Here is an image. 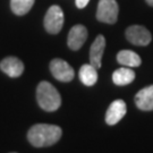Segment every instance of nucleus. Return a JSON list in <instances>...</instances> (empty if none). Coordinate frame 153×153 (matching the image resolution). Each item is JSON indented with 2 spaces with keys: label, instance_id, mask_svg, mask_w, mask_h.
Here are the masks:
<instances>
[{
  "label": "nucleus",
  "instance_id": "nucleus-1",
  "mask_svg": "<svg viewBox=\"0 0 153 153\" xmlns=\"http://www.w3.org/2000/svg\"><path fill=\"white\" fill-rule=\"evenodd\" d=\"M62 131L59 126L49 124H36L27 133L28 142L35 148L51 146L60 140Z\"/></svg>",
  "mask_w": 153,
  "mask_h": 153
},
{
  "label": "nucleus",
  "instance_id": "nucleus-2",
  "mask_svg": "<svg viewBox=\"0 0 153 153\" xmlns=\"http://www.w3.org/2000/svg\"><path fill=\"white\" fill-rule=\"evenodd\" d=\"M36 100L39 105L48 112L59 109L61 104V97L57 88L49 82H40L36 88Z\"/></svg>",
  "mask_w": 153,
  "mask_h": 153
},
{
  "label": "nucleus",
  "instance_id": "nucleus-3",
  "mask_svg": "<svg viewBox=\"0 0 153 153\" xmlns=\"http://www.w3.org/2000/svg\"><path fill=\"white\" fill-rule=\"evenodd\" d=\"M119 7L116 0H100L97 9V19L107 24H115L118 19Z\"/></svg>",
  "mask_w": 153,
  "mask_h": 153
},
{
  "label": "nucleus",
  "instance_id": "nucleus-4",
  "mask_svg": "<svg viewBox=\"0 0 153 153\" xmlns=\"http://www.w3.org/2000/svg\"><path fill=\"white\" fill-rule=\"evenodd\" d=\"M43 25L50 34H58L60 32L64 25V11L59 6L53 5L48 9L44 16Z\"/></svg>",
  "mask_w": 153,
  "mask_h": 153
},
{
  "label": "nucleus",
  "instance_id": "nucleus-5",
  "mask_svg": "<svg viewBox=\"0 0 153 153\" xmlns=\"http://www.w3.org/2000/svg\"><path fill=\"white\" fill-rule=\"evenodd\" d=\"M49 67L52 76L60 82H71L74 78L75 73H74L73 67L67 61L62 60L60 58H56L53 60H51Z\"/></svg>",
  "mask_w": 153,
  "mask_h": 153
},
{
  "label": "nucleus",
  "instance_id": "nucleus-6",
  "mask_svg": "<svg viewBox=\"0 0 153 153\" xmlns=\"http://www.w3.org/2000/svg\"><path fill=\"white\" fill-rule=\"evenodd\" d=\"M125 34L128 42H131L134 45H140V47L148 45L152 40V35L150 31L141 25H131L126 30Z\"/></svg>",
  "mask_w": 153,
  "mask_h": 153
},
{
  "label": "nucleus",
  "instance_id": "nucleus-7",
  "mask_svg": "<svg viewBox=\"0 0 153 153\" xmlns=\"http://www.w3.org/2000/svg\"><path fill=\"white\" fill-rule=\"evenodd\" d=\"M88 28L84 25H75L71 28V31L68 33V39H67V44L69 47V49L76 50L81 49L83 44L85 43V41L88 40Z\"/></svg>",
  "mask_w": 153,
  "mask_h": 153
},
{
  "label": "nucleus",
  "instance_id": "nucleus-8",
  "mask_svg": "<svg viewBox=\"0 0 153 153\" xmlns=\"http://www.w3.org/2000/svg\"><path fill=\"white\" fill-rule=\"evenodd\" d=\"M126 112H127V107H126L125 101L120 99L115 100L109 105V108L105 112V123L110 126L116 125L125 117Z\"/></svg>",
  "mask_w": 153,
  "mask_h": 153
},
{
  "label": "nucleus",
  "instance_id": "nucleus-9",
  "mask_svg": "<svg viewBox=\"0 0 153 153\" xmlns=\"http://www.w3.org/2000/svg\"><path fill=\"white\" fill-rule=\"evenodd\" d=\"M105 49V39L103 35H98L90 49V64L97 69L102 66V56Z\"/></svg>",
  "mask_w": 153,
  "mask_h": 153
},
{
  "label": "nucleus",
  "instance_id": "nucleus-10",
  "mask_svg": "<svg viewBox=\"0 0 153 153\" xmlns=\"http://www.w3.org/2000/svg\"><path fill=\"white\" fill-rule=\"evenodd\" d=\"M0 69L9 77H19L24 71V64L17 57H6L0 62Z\"/></svg>",
  "mask_w": 153,
  "mask_h": 153
},
{
  "label": "nucleus",
  "instance_id": "nucleus-11",
  "mask_svg": "<svg viewBox=\"0 0 153 153\" xmlns=\"http://www.w3.org/2000/svg\"><path fill=\"white\" fill-rule=\"evenodd\" d=\"M135 104L142 111L153 110V84L138 91L135 95Z\"/></svg>",
  "mask_w": 153,
  "mask_h": 153
},
{
  "label": "nucleus",
  "instance_id": "nucleus-12",
  "mask_svg": "<svg viewBox=\"0 0 153 153\" xmlns=\"http://www.w3.org/2000/svg\"><path fill=\"white\" fill-rule=\"evenodd\" d=\"M135 76H136L135 71H133V69L127 68V67H123V68H119V69L114 71V74H112V82L115 83L116 85L124 86V85L131 84L135 79Z\"/></svg>",
  "mask_w": 153,
  "mask_h": 153
},
{
  "label": "nucleus",
  "instance_id": "nucleus-13",
  "mask_svg": "<svg viewBox=\"0 0 153 153\" xmlns=\"http://www.w3.org/2000/svg\"><path fill=\"white\" fill-rule=\"evenodd\" d=\"M117 61L126 67H138L142 64L141 57L131 50H121L117 55Z\"/></svg>",
  "mask_w": 153,
  "mask_h": 153
},
{
  "label": "nucleus",
  "instance_id": "nucleus-14",
  "mask_svg": "<svg viewBox=\"0 0 153 153\" xmlns=\"http://www.w3.org/2000/svg\"><path fill=\"white\" fill-rule=\"evenodd\" d=\"M79 79L86 86H93L98 81L97 68L91 64H85L79 69Z\"/></svg>",
  "mask_w": 153,
  "mask_h": 153
},
{
  "label": "nucleus",
  "instance_id": "nucleus-15",
  "mask_svg": "<svg viewBox=\"0 0 153 153\" xmlns=\"http://www.w3.org/2000/svg\"><path fill=\"white\" fill-rule=\"evenodd\" d=\"M35 0H10V8L13 13L18 16H23L31 10Z\"/></svg>",
  "mask_w": 153,
  "mask_h": 153
},
{
  "label": "nucleus",
  "instance_id": "nucleus-16",
  "mask_svg": "<svg viewBox=\"0 0 153 153\" xmlns=\"http://www.w3.org/2000/svg\"><path fill=\"white\" fill-rule=\"evenodd\" d=\"M88 1L90 0H75V2H76V6L77 8H84V7H86V5L88 4Z\"/></svg>",
  "mask_w": 153,
  "mask_h": 153
},
{
  "label": "nucleus",
  "instance_id": "nucleus-17",
  "mask_svg": "<svg viewBox=\"0 0 153 153\" xmlns=\"http://www.w3.org/2000/svg\"><path fill=\"white\" fill-rule=\"evenodd\" d=\"M145 1H146L150 6H152V7H153V0H145Z\"/></svg>",
  "mask_w": 153,
  "mask_h": 153
}]
</instances>
